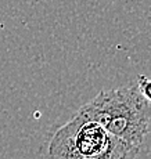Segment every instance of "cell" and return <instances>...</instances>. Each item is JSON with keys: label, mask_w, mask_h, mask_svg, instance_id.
I'll return each instance as SVG.
<instances>
[{"label": "cell", "mask_w": 151, "mask_h": 159, "mask_svg": "<svg viewBox=\"0 0 151 159\" xmlns=\"http://www.w3.org/2000/svg\"><path fill=\"white\" fill-rule=\"evenodd\" d=\"M78 111L110 134L140 147L150 130L151 104L143 98L136 83L100 91Z\"/></svg>", "instance_id": "6da1fadb"}, {"label": "cell", "mask_w": 151, "mask_h": 159, "mask_svg": "<svg viewBox=\"0 0 151 159\" xmlns=\"http://www.w3.org/2000/svg\"><path fill=\"white\" fill-rule=\"evenodd\" d=\"M140 148L110 134L78 111L53 134L47 159H136Z\"/></svg>", "instance_id": "7a4b0ae2"}, {"label": "cell", "mask_w": 151, "mask_h": 159, "mask_svg": "<svg viewBox=\"0 0 151 159\" xmlns=\"http://www.w3.org/2000/svg\"><path fill=\"white\" fill-rule=\"evenodd\" d=\"M136 87L140 91V94L143 96V98L147 102L151 104V79L147 78L144 75H139L137 76V82H136Z\"/></svg>", "instance_id": "3957f363"}]
</instances>
